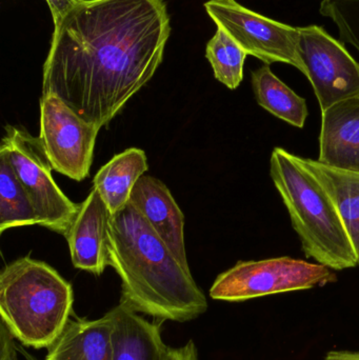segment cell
I'll return each instance as SVG.
<instances>
[{"instance_id":"1","label":"cell","mask_w":359,"mask_h":360,"mask_svg":"<svg viewBox=\"0 0 359 360\" xmlns=\"http://www.w3.org/2000/svg\"><path fill=\"white\" fill-rule=\"evenodd\" d=\"M170 34L164 0H77L54 27L42 96L101 129L152 79Z\"/></svg>"},{"instance_id":"2","label":"cell","mask_w":359,"mask_h":360,"mask_svg":"<svg viewBox=\"0 0 359 360\" xmlns=\"http://www.w3.org/2000/svg\"><path fill=\"white\" fill-rule=\"evenodd\" d=\"M109 266L122 281V298L156 321L187 323L208 310L206 295L149 222L126 203L107 230Z\"/></svg>"},{"instance_id":"3","label":"cell","mask_w":359,"mask_h":360,"mask_svg":"<svg viewBox=\"0 0 359 360\" xmlns=\"http://www.w3.org/2000/svg\"><path fill=\"white\" fill-rule=\"evenodd\" d=\"M71 283L46 262L25 256L0 273L1 323L25 348L48 349L73 310Z\"/></svg>"},{"instance_id":"4","label":"cell","mask_w":359,"mask_h":360,"mask_svg":"<svg viewBox=\"0 0 359 360\" xmlns=\"http://www.w3.org/2000/svg\"><path fill=\"white\" fill-rule=\"evenodd\" d=\"M270 174L288 209L308 258L331 270L358 266V258L334 202L299 156L275 148Z\"/></svg>"},{"instance_id":"5","label":"cell","mask_w":359,"mask_h":360,"mask_svg":"<svg viewBox=\"0 0 359 360\" xmlns=\"http://www.w3.org/2000/svg\"><path fill=\"white\" fill-rule=\"evenodd\" d=\"M0 152L6 154L27 192L38 224L67 237L80 205L57 186L39 137L32 136L21 127L6 126Z\"/></svg>"},{"instance_id":"6","label":"cell","mask_w":359,"mask_h":360,"mask_svg":"<svg viewBox=\"0 0 359 360\" xmlns=\"http://www.w3.org/2000/svg\"><path fill=\"white\" fill-rule=\"evenodd\" d=\"M328 266L291 257L240 262L215 279L212 300L238 302L273 294L301 291L335 283Z\"/></svg>"},{"instance_id":"7","label":"cell","mask_w":359,"mask_h":360,"mask_svg":"<svg viewBox=\"0 0 359 360\" xmlns=\"http://www.w3.org/2000/svg\"><path fill=\"white\" fill-rule=\"evenodd\" d=\"M204 8L217 27L225 30L247 54L265 65L284 63L307 74L299 55V27L268 18L235 0H210Z\"/></svg>"},{"instance_id":"8","label":"cell","mask_w":359,"mask_h":360,"mask_svg":"<svg viewBox=\"0 0 359 360\" xmlns=\"http://www.w3.org/2000/svg\"><path fill=\"white\" fill-rule=\"evenodd\" d=\"M100 128L74 113L54 95L40 98L39 139L53 170L81 181L90 174Z\"/></svg>"},{"instance_id":"9","label":"cell","mask_w":359,"mask_h":360,"mask_svg":"<svg viewBox=\"0 0 359 360\" xmlns=\"http://www.w3.org/2000/svg\"><path fill=\"white\" fill-rule=\"evenodd\" d=\"M299 55L322 111L359 96V63L324 27H299Z\"/></svg>"},{"instance_id":"10","label":"cell","mask_w":359,"mask_h":360,"mask_svg":"<svg viewBox=\"0 0 359 360\" xmlns=\"http://www.w3.org/2000/svg\"><path fill=\"white\" fill-rule=\"evenodd\" d=\"M112 214L97 188H93L67 233L72 262L76 269L100 276L109 266L107 230Z\"/></svg>"},{"instance_id":"11","label":"cell","mask_w":359,"mask_h":360,"mask_svg":"<svg viewBox=\"0 0 359 360\" xmlns=\"http://www.w3.org/2000/svg\"><path fill=\"white\" fill-rule=\"evenodd\" d=\"M129 202L145 217L175 257L190 269L185 243V216L168 186L143 175L135 184Z\"/></svg>"},{"instance_id":"12","label":"cell","mask_w":359,"mask_h":360,"mask_svg":"<svg viewBox=\"0 0 359 360\" xmlns=\"http://www.w3.org/2000/svg\"><path fill=\"white\" fill-rule=\"evenodd\" d=\"M322 112L318 162L359 173V96L339 101Z\"/></svg>"},{"instance_id":"13","label":"cell","mask_w":359,"mask_h":360,"mask_svg":"<svg viewBox=\"0 0 359 360\" xmlns=\"http://www.w3.org/2000/svg\"><path fill=\"white\" fill-rule=\"evenodd\" d=\"M113 319V360H166L169 347L162 333L164 321H150L120 300L110 310Z\"/></svg>"},{"instance_id":"14","label":"cell","mask_w":359,"mask_h":360,"mask_svg":"<svg viewBox=\"0 0 359 360\" xmlns=\"http://www.w3.org/2000/svg\"><path fill=\"white\" fill-rule=\"evenodd\" d=\"M44 360H113L111 312L93 321L70 319Z\"/></svg>"},{"instance_id":"15","label":"cell","mask_w":359,"mask_h":360,"mask_svg":"<svg viewBox=\"0 0 359 360\" xmlns=\"http://www.w3.org/2000/svg\"><path fill=\"white\" fill-rule=\"evenodd\" d=\"M148 169L145 152L131 148L114 156L98 171L93 188H97L112 215L129 202L135 184Z\"/></svg>"},{"instance_id":"16","label":"cell","mask_w":359,"mask_h":360,"mask_svg":"<svg viewBox=\"0 0 359 360\" xmlns=\"http://www.w3.org/2000/svg\"><path fill=\"white\" fill-rule=\"evenodd\" d=\"M301 160L332 198L359 266V173L331 168L318 160Z\"/></svg>"},{"instance_id":"17","label":"cell","mask_w":359,"mask_h":360,"mask_svg":"<svg viewBox=\"0 0 359 360\" xmlns=\"http://www.w3.org/2000/svg\"><path fill=\"white\" fill-rule=\"evenodd\" d=\"M252 86L261 107L296 128H303L309 115L307 101L282 82L269 65L252 72Z\"/></svg>"},{"instance_id":"18","label":"cell","mask_w":359,"mask_h":360,"mask_svg":"<svg viewBox=\"0 0 359 360\" xmlns=\"http://www.w3.org/2000/svg\"><path fill=\"white\" fill-rule=\"evenodd\" d=\"M38 224L35 210L10 160L0 152V233Z\"/></svg>"},{"instance_id":"19","label":"cell","mask_w":359,"mask_h":360,"mask_svg":"<svg viewBox=\"0 0 359 360\" xmlns=\"http://www.w3.org/2000/svg\"><path fill=\"white\" fill-rule=\"evenodd\" d=\"M206 56L219 82L231 90L240 86L248 54L225 30L217 27L207 44Z\"/></svg>"},{"instance_id":"20","label":"cell","mask_w":359,"mask_h":360,"mask_svg":"<svg viewBox=\"0 0 359 360\" xmlns=\"http://www.w3.org/2000/svg\"><path fill=\"white\" fill-rule=\"evenodd\" d=\"M320 11L335 23L341 39L359 53V0H325Z\"/></svg>"},{"instance_id":"21","label":"cell","mask_w":359,"mask_h":360,"mask_svg":"<svg viewBox=\"0 0 359 360\" xmlns=\"http://www.w3.org/2000/svg\"><path fill=\"white\" fill-rule=\"evenodd\" d=\"M0 360H41L30 353L13 338L4 325H0Z\"/></svg>"},{"instance_id":"22","label":"cell","mask_w":359,"mask_h":360,"mask_svg":"<svg viewBox=\"0 0 359 360\" xmlns=\"http://www.w3.org/2000/svg\"><path fill=\"white\" fill-rule=\"evenodd\" d=\"M51 14H52L54 27H58L65 17L71 12L77 4V0H46Z\"/></svg>"},{"instance_id":"23","label":"cell","mask_w":359,"mask_h":360,"mask_svg":"<svg viewBox=\"0 0 359 360\" xmlns=\"http://www.w3.org/2000/svg\"><path fill=\"white\" fill-rule=\"evenodd\" d=\"M166 360H200L195 342L189 340L187 344L178 348L169 347Z\"/></svg>"},{"instance_id":"24","label":"cell","mask_w":359,"mask_h":360,"mask_svg":"<svg viewBox=\"0 0 359 360\" xmlns=\"http://www.w3.org/2000/svg\"><path fill=\"white\" fill-rule=\"evenodd\" d=\"M325 360H359V351H330Z\"/></svg>"}]
</instances>
